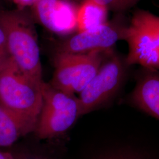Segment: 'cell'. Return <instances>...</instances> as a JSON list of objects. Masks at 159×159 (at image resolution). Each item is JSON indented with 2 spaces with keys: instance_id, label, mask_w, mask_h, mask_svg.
<instances>
[{
  "instance_id": "obj_13",
  "label": "cell",
  "mask_w": 159,
  "mask_h": 159,
  "mask_svg": "<svg viewBox=\"0 0 159 159\" xmlns=\"http://www.w3.org/2000/svg\"><path fill=\"white\" fill-rule=\"evenodd\" d=\"M10 58L4 31L0 24V71Z\"/></svg>"
},
{
  "instance_id": "obj_10",
  "label": "cell",
  "mask_w": 159,
  "mask_h": 159,
  "mask_svg": "<svg viewBox=\"0 0 159 159\" xmlns=\"http://www.w3.org/2000/svg\"><path fill=\"white\" fill-rule=\"evenodd\" d=\"M108 9L96 0H83L79 5L77 32L94 29L108 21Z\"/></svg>"
},
{
  "instance_id": "obj_9",
  "label": "cell",
  "mask_w": 159,
  "mask_h": 159,
  "mask_svg": "<svg viewBox=\"0 0 159 159\" xmlns=\"http://www.w3.org/2000/svg\"><path fill=\"white\" fill-rule=\"evenodd\" d=\"M131 101L137 107L159 120V70L142 67Z\"/></svg>"
},
{
  "instance_id": "obj_11",
  "label": "cell",
  "mask_w": 159,
  "mask_h": 159,
  "mask_svg": "<svg viewBox=\"0 0 159 159\" xmlns=\"http://www.w3.org/2000/svg\"><path fill=\"white\" fill-rule=\"evenodd\" d=\"M29 133L17 119L0 106V146H9Z\"/></svg>"
},
{
  "instance_id": "obj_6",
  "label": "cell",
  "mask_w": 159,
  "mask_h": 159,
  "mask_svg": "<svg viewBox=\"0 0 159 159\" xmlns=\"http://www.w3.org/2000/svg\"><path fill=\"white\" fill-rule=\"evenodd\" d=\"M152 12L143 9L133 12L125 33L129 52L125 57L130 66L159 70V43L152 20Z\"/></svg>"
},
{
  "instance_id": "obj_12",
  "label": "cell",
  "mask_w": 159,
  "mask_h": 159,
  "mask_svg": "<svg viewBox=\"0 0 159 159\" xmlns=\"http://www.w3.org/2000/svg\"><path fill=\"white\" fill-rule=\"evenodd\" d=\"M114 14H125L142 0H96Z\"/></svg>"
},
{
  "instance_id": "obj_1",
  "label": "cell",
  "mask_w": 159,
  "mask_h": 159,
  "mask_svg": "<svg viewBox=\"0 0 159 159\" xmlns=\"http://www.w3.org/2000/svg\"><path fill=\"white\" fill-rule=\"evenodd\" d=\"M40 85L24 74L10 57L0 71V106L29 133L35 130L43 106Z\"/></svg>"
},
{
  "instance_id": "obj_15",
  "label": "cell",
  "mask_w": 159,
  "mask_h": 159,
  "mask_svg": "<svg viewBox=\"0 0 159 159\" xmlns=\"http://www.w3.org/2000/svg\"><path fill=\"white\" fill-rule=\"evenodd\" d=\"M152 20L153 25L154 29L156 34L159 43V16H157L153 13H152Z\"/></svg>"
},
{
  "instance_id": "obj_3",
  "label": "cell",
  "mask_w": 159,
  "mask_h": 159,
  "mask_svg": "<svg viewBox=\"0 0 159 159\" xmlns=\"http://www.w3.org/2000/svg\"><path fill=\"white\" fill-rule=\"evenodd\" d=\"M40 88L43 102L34 131L41 139H52L66 132L79 117V99L43 80Z\"/></svg>"
},
{
  "instance_id": "obj_19",
  "label": "cell",
  "mask_w": 159,
  "mask_h": 159,
  "mask_svg": "<svg viewBox=\"0 0 159 159\" xmlns=\"http://www.w3.org/2000/svg\"><path fill=\"white\" fill-rule=\"evenodd\" d=\"M73 1H74L75 2H77V4H79L80 3V2H81L83 0H73Z\"/></svg>"
},
{
  "instance_id": "obj_2",
  "label": "cell",
  "mask_w": 159,
  "mask_h": 159,
  "mask_svg": "<svg viewBox=\"0 0 159 159\" xmlns=\"http://www.w3.org/2000/svg\"><path fill=\"white\" fill-rule=\"evenodd\" d=\"M0 24L6 34L10 57L24 74L42 82V66L33 17L25 10L0 11Z\"/></svg>"
},
{
  "instance_id": "obj_5",
  "label": "cell",
  "mask_w": 159,
  "mask_h": 159,
  "mask_svg": "<svg viewBox=\"0 0 159 159\" xmlns=\"http://www.w3.org/2000/svg\"><path fill=\"white\" fill-rule=\"evenodd\" d=\"M129 66L113 50L109 51L97 74L80 94V116L108 102L119 91Z\"/></svg>"
},
{
  "instance_id": "obj_7",
  "label": "cell",
  "mask_w": 159,
  "mask_h": 159,
  "mask_svg": "<svg viewBox=\"0 0 159 159\" xmlns=\"http://www.w3.org/2000/svg\"><path fill=\"white\" fill-rule=\"evenodd\" d=\"M129 21L125 14H114L101 26L66 38L57 46L56 53L86 54L113 50L118 41H125Z\"/></svg>"
},
{
  "instance_id": "obj_18",
  "label": "cell",
  "mask_w": 159,
  "mask_h": 159,
  "mask_svg": "<svg viewBox=\"0 0 159 159\" xmlns=\"http://www.w3.org/2000/svg\"><path fill=\"white\" fill-rule=\"evenodd\" d=\"M20 159H44L41 157H24L23 156L22 157H21Z\"/></svg>"
},
{
  "instance_id": "obj_14",
  "label": "cell",
  "mask_w": 159,
  "mask_h": 159,
  "mask_svg": "<svg viewBox=\"0 0 159 159\" xmlns=\"http://www.w3.org/2000/svg\"><path fill=\"white\" fill-rule=\"evenodd\" d=\"M10 1L18 7V9L25 10L26 7H32L36 0H8Z\"/></svg>"
},
{
  "instance_id": "obj_4",
  "label": "cell",
  "mask_w": 159,
  "mask_h": 159,
  "mask_svg": "<svg viewBox=\"0 0 159 159\" xmlns=\"http://www.w3.org/2000/svg\"><path fill=\"white\" fill-rule=\"evenodd\" d=\"M111 50L86 54L56 53L50 84L68 94L80 93L95 76Z\"/></svg>"
},
{
  "instance_id": "obj_17",
  "label": "cell",
  "mask_w": 159,
  "mask_h": 159,
  "mask_svg": "<svg viewBox=\"0 0 159 159\" xmlns=\"http://www.w3.org/2000/svg\"><path fill=\"white\" fill-rule=\"evenodd\" d=\"M0 159H14V158L10 153L0 152Z\"/></svg>"
},
{
  "instance_id": "obj_16",
  "label": "cell",
  "mask_w": 159,
  "mask_h": 159,
  "mask_svg": "<svg viewBox=\"0 0 159 159\" xmlns=\"http://www.w3.org/2000/svg\"><path fill=\"white\" fill-rule=\"evenodd\" d=\"M102 159H137L134 157H131L130 156H127L125 155H110L104 157Z\"/></svg>"
},
{
  "instance_id": "obj_8",
  "label": "cell",
  "mask_w": 159,
  "mask_h": 159,
  "mask_svg": "<svg viewBox=\"0 0 159 159\" xmlns=\"http://www.w3.org/2000/svg\"><path fill=\"white\" fill-rule=\"evenodd\" d=\"M79 4L73 0H36L34 18L51 33L68 37L77 32Z\"/></svg>"
}]
</instances>
